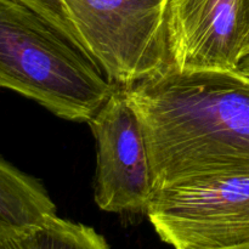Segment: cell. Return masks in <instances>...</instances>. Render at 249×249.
<instances>
[{
    "label": "cell",
    "mask_w": 249,
    "mask_h": 249,
    "mask_svg": "<svg viewBox=\"0 0 249 249\" xmlns=\"http://www.w3.org/2000/svg\"><path fill=\"white\" fill-rule=\"evenodd\" d=\"M125 89L145 131L155 191L249 173V75L169 65Z\"/></svg>",
    "instance_id": "6da1fadb"
},
{
    "label": "cell",
    "mask_w": 249,
    "mask_h": 249,
    "mask_svg": "<svg viewBox=\"0 0 249 249\" xmlns=\"http://www.w3.org/2000/svg\"><path fill=\"white\" fill-rule=\"evenodd\" d=\"M0 88L66 121L88 123L116 85L32 7L0 0Z\"/></svg>",
    "instance_id": "7a4b0ae2"
},
{
    "label": "cell",
    "mask_w": 249,
    "mask_h": 249,
    "mask_svg": "<svg viewBox=\"0 0 249 249\" xmlns=\"http://www.w3.org/2000/svg\"><path fill=\"white\" fill-rule=\"evenodd\" d=\"M84 53L108 80L128 88L170 65L169 0H21Z\"/></svg>",
    "instance_id": "3957f363"
},
{
    "label": "cell",
    "mask_w": 249,
    "mask_h": 249,
    "mask_svg": "<svg viewBox=\"0 0 249 249\" xmlns=\"http://www.w3.org/2000/svg\"><path fill=\"white\" fill-rule=\"evenodd\" d=\"M146 214L175 249L249 243V173L189 180L155 191Z\"/></svg>",
    "instance_id": "277c9868"
},
{
    "label": "cell",
    "mask_w": 249,
    "mask_h": 249,
    "mask_svg": "<svg viewBox=\"0 0 249 249\" xmlns=\"http://www.w3.org/2000/svg\"><path fill=\"white\" fill-rule=\"evenodd\" d=\"M88 124L96 142L95 203L109 213H146L155 195L152 165L125 88L116 85Z\"/></svg>",
    "instance_id": "5b68a950"
},
{
    "label": "cell",
    "mask_w": 249,
    "mask_h": 249,
    "mask_svg": "<svg viewBox=\"0 0 249 249\" xmlns=\"http://www.w3.org/2000/svg\"><path fill=\"white\" fill-rule=\"evenodd\" d=\"M167 40L170 66L179 72L237 70L241 0H169Z\"/></svg>",
    "instance_id": "8992f818"
},
{
    "label": "cell",
    "mask_w": 249,
    "mask_h": 249,
    "mask_svg": "<svg viewBox=\"0 0 249 249\" xmlns=\"http://www.w3.org/2000/svg\"><path fill=\"white\" fill-rule=\"evenodd\" d=\"M39 180L0 156V236L26 230L57 215Z\"/></svg>",
    "instance_id": "52a82bcc"
},
{
    "label": "cell",
    "mask_w": 249,
    "mask_h": 249,
    "mask_svg": "<svg viewBox=\"0 0 249 249\" xmlns=\"http://www.w3.org/2000/svg\"><path fill=\"white\" fill-rule=\"evenodd\" d=\"M0 249H111L90 226L55 215L26 230L0 236Z\"/></svg>",
    "instance_id": "ba28073f"
},
{
    "label": "cell",
    "mask_w": 249,
    "mask_h": 249,
    "mask_svg": "<svg viewBox=\"0 0 249 249\" xmlns=\"http://www.w3.org/2000/svg\"><path fill=\"white\" fill-rule=\"evenodd\" d=\"M241 18L243 29V56L249 46V0H241Z\"/></svg>",
    "instance_id": "9c48e42d"
},
{
    "label": "cell",
    "mask_w": 249,
    "mask_h": 249,
    "mask_svg": "<svg viewBox=\"0 0 249 249\" xmlns=\"http://www.w3.org/2000/svg\"><path fill=\"white\" fill-rule=\"evenodd\" d=\"M178 249H249V243H246V245L231 246V247H182Z\"/></svg>",
    "instance_id": "30bf717a"
},
{
    "label": "cell",
    "mask_w": 249,
    "mask_h": 249,
    "mask_svg": "<svg viewBox=\"0 0 249 249\" xmlns=\"http://www.w3.org/2000/svg\"><path fill=\"white\" fill-rule=\"evenodd\" d=\"M241 60H249V46L247 49H246L245 53H243V56H242V58H241Z\"/></svg>",
    "instance_id": "8fae6325"
}]
</instances>
